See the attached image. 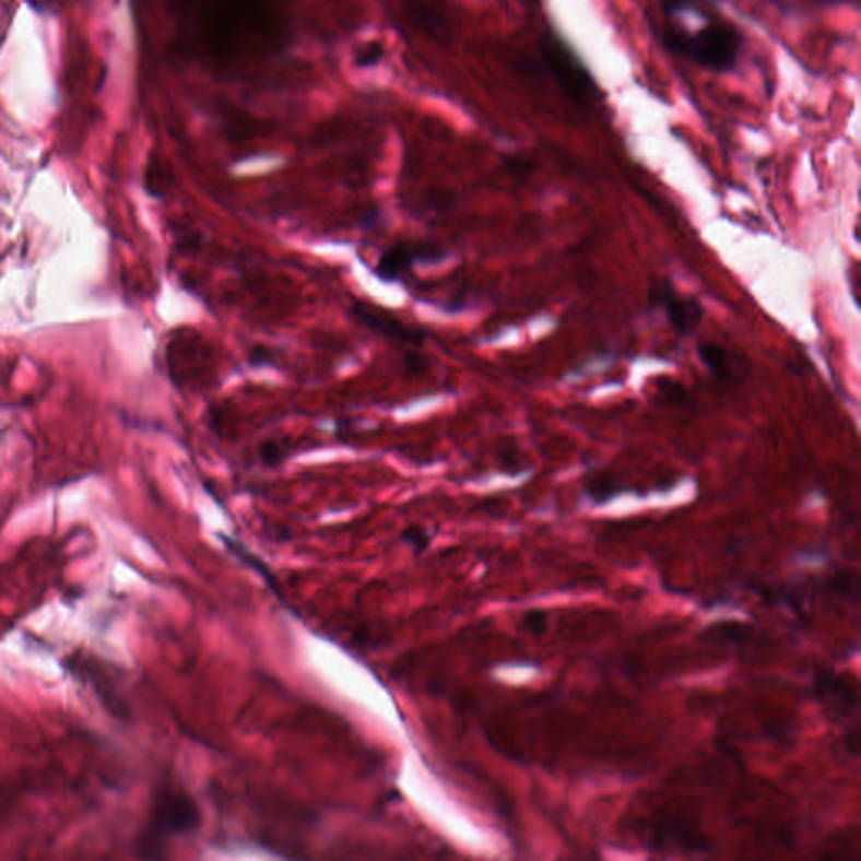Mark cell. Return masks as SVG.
I'll use <instances>...</instances> for the list:
<instances>
[{
  "mask_svg": "<svg viewBox=\"0 0 861 861\" xmlns=\"http://www.w3.org/2000/svg\"><path fill=\"white\" fill-rule=\"evenodd\" d=\"M661 45L676 58L716 74L739 67L744 36L716 0H661Z\"/></svg>",
  "mask_w": 861,
  "mask_h": 861,
  "instance_id": "cell-1",
  "label": "cell"
},
{
  "mask_svg": "<svg viewBox=\"0 0 861 861\" xmlns=\"http://www.w3.org/2000/svg\"><path fill=\"white\" fill-rule=\"evenodd\" d=\"M829 4L841 5V4H853L857 0H828Z\"/></svg>",
  "mask_w": 861,
  "mask_h": 861,
  "instance_id": "cell-22",
  "label": "cell"
},
{
  "mask_svg": "<svg viewBox=\"0 0 861 861\" xmlns=\"http://www.w3.org/2000/svg\"><path fill=\"white\" fill-rule=\"evenodd\" d=\"M351 315L361 326H364L365 329L380 333V335L387 337V339L421 345L424 337H426L421 330H414L405 326L404 321L399 320L394 315H389L387 311L380 310V308L364 304V302H354Z\"/></svg>",
  "mask_w": 861,
  "mask_h": 861,
  "instance_id": "cell-9",
  "label": "cell"
},
{
  "mask_svg": "<svg viewBox=\"0 0 861 861\" xmlns=\"http://www.w3.org/2000/svg\"><path fill=\"white\" fill-rule=\"evenodd\" d=\"M443 258H445V251L438 245H431V243H417V245L399 243V245L392 246V248L387 249L380 256L376 273L386 282H394L417 261L436 263Z\"/></svg>",
  "mask_w": 861,
  "mask_h": 861,
  "instance_id": "cell-8",
  "label": "cell"
},
{
  "mask_svg": "<svg viewBox=\"0 0 861 861\" xmlns=\"http://www.w3.org/2000/svg\"><path fill=\"white\" fill-rule=\"evenodd\" d=\"M658 389H660L661 394H663L664 398L669 399V401L675 402V404L686 401V391L683 389V386H680L679 382L667 380V382L658 384Z\"/></svg>",
  "mask_w": 861,
  "mask_h": 861,
  "instance_id": "cell-21",
  "label": "cell"
},
{
  "mask_svg": "<svg viewBox=\"0 0 861 861\" xmlns=\"http://www.w3.org/2000/svg\"><path fill=\"white\" fill-rule=\"evenodd\" d=\"M260 457L264 464H280L285 460V451L276 441L268 439L260 446Z\"/></svg>",
  "mask_w": 861,
  "mask_h": 861,
  "instance_id": "cell-19",
  "label": "cell"
},
{
  "mask_svg": "<svg viewBox=\"0 0 861 861\" xmlns=\"http://www.w3.org/2000/svg\"><path fill=\"white\" fill-rule=\"evenodd\" d=\"M825 588L831 594L844 599H854V601H857L858 591H860L858 576L851 570H839V573L833 574L826 579Z\"/></svg>",
  "mask_w": 861,
  "mask_h": 861,
  "instance_id": "cell-14",
  "label": "cell"
},
{
  "mask_svg": "<svg viewBox=\"0 0 861 861\" xmlns=\"http://www.w3.org/2000/svg\"><path fill=\"white\" fill-rule=\"evenodd\" d=\"M651 845L658 850L683 853H707L712 850V844L701 831L700 825L683 814L658 817L651 826Z\"/></svg>",
  "mask_w": 861,
  "mask_h": 861,
  "instance_id": "cell-6",
  "label": "cell"
},
{
  "mask_svg": "<svg viewBox=\"0 0 861 861\" xmlns=\"http://www.w3.org/2000/svg\"><path fill=\"white\" fill-rule=\"evenodd\" d=\"M542 59L545 68L554 78L555 83L577 103V105H594L601 99L594 78L585 64L570 51L563 37L554 31H547L541 40Z\"/></svg>",
  "mask_w": 861,
  "mask_h": 861,
  "instance_id": "cell-4",
  "label": "cell"
},
{
  "mask_svg": "<svg viewBox=\"0 0 861 861\" xmlns=\"http://www.w3.org/2000/svg\"><path fill=\"white\" fill-rule=\"evenodd\" d=\"M408 15L411 23L423 31L427 37L435 39L436 43H448L451 39L448 23H446L445 15L439 14L435 8L420 2V0H411L408 4Z\"/></svg>",
  "mask_w": 861,
  "mask_h": 861,
  "instance_id": "cell-10",
  "label": "cell"
},
{
  "mask_svg": "<svg viewBox=\"0 0 861 861\" xmlns=\"http://www.w3.org/2000/svg\"><path fill=\"white\" fill-rule=\"evenodd\" d=\"M522 623L527 632L533 633V635H544L547 629V614L541 610L527 611L523 614Z\"/></svg>",
  "mask_w": 861,
  "mask_h": 861,
  "instance_id": "cell-18",
  "label": "cell"
},
{
  "mask_svg": "<svg viewBox=\"0 0 861 861\" xmlns=\"http://www.w3.org/2000/svg\"><path fill=\"white\" fill-rule=\"evenodd\" d=\"M248 362L252 367L273 365L274 362H276V355H274L271 349L264 347V345H255V347L249 351Z\"/></svg>",
  "mask_w": 861,
  "mask_h": 861,
  "instance_id": "cell-20",
  "label": "cell"
},
{
  "mask_svg": "<svg viewBox=\"0 0 861 861\" xmlns=\"http://www.w3.org/2000/svg\"><path fill=\"white\" fill-rule=\"evenodd\" d=\"M814 697L822 701L836 717L857 716L860 708L858 685L850 675L823 670L813 682Z\"/></svg>",
  "mask_w": 861,
  "mask_h": 861,
  "instance_id": "cell-7",
  "label": "cell"
},
{
  "mask_svg": "<svg viewBox=\"0 0 861 861\" xmlns=\"http://www.w3.org/2000/svg\"><path fill=\"white\" fill-rule=\"evenodd\" d=\"M382 56V46H380L379 43H370L369 46H365L362 51L357 52L355 64H357L358 68L376 67V64H379Z\"/></svg>",
  "mask_w": 861,
  "mask_h": 861,
  "instance_id": "cell-17",
  "label": "cell"
},
{
  "mask_svg": "<svg viewBox=\"0 0 861 861\" xmlns=\"http://www.w3.org/2000/svg\"><path fill=\"white\" fill-rule=\"evenodd\" d=\"M586 492H588L592 500L601 504V502L610 500L613 495H616L617 485L613 476L608 475V473H598V475H592L591 479H589L588 485H586Z\"/></svg>",
  "mask_w": 861,
  "mask_h": 861,
  "instance_id": "cell-15",
  "label": "cell"
},
{
  "mask_svg": "<svg viewBox=\"0 0 861 861\" xmlns=\"http://www.w3.org/2000/svg\"><path fill=\"white\" fill-rule=\"evenodd\" d=\"M221 541L224 542L227 551H229L234 557H238L243 564L251 567L256 574H260V576L263 577L264 582H267L268 588H270L271 591L278 595V598L282 599V601H285V598H283L282 594V588H280V582H278V579L274 577V574L271 573L270 567H268L260 557H256L251 551H248V549H246L241 542L236 541V539H231V536L227 535H221Z\"/></svg>",
  "mask_w": 861,
  "mask_h": 861,
  "instance_id": "cell-11",
  "label": "cell"
},
{
  "mask_svg": "<svg viewBox=\"0 0 861 861\" xmlns=\"http://www.w3.org/2000/svg\"><path fill=\"white\" fill-rule=\"evenodd\" d=\"M648 299L653 307L663 310L670 326L679 335H691L704 318V307L700 302L692 296L680 295L675 286L664 278L651 282Z\"/></svg>",
  "mask_w": 861,
  "mask_h": 861,
  "instance_id": "cell-5",
  "label": "cell"
},
{
  "mask_svg": "<svg viewBox=\"0 0 861 861\" xmlns=\"http://www.w3.org/2000/svg\"><path fill=\"white\" fill-rule=\"evenodd\" d=\"M752 635L751 626L738 621H722L705 629L701 641L712 645H742Z\"/></svg>",
  "mask_w": 861,
  "mask_h": 861,
  "instance_id": "cell-12",
  "label": "cell"
},
{
  "mask_svg": "<svg viewBox=\"0 0 861 861\" xmlns=\"http://www.w3.org/2000/svg\"><path fill=\"white\" fill-rule=\"evenodd\" d=\"M187 12L202 48L215 59L274 51L282 23L271 0H172Z\"/></svg>",
  "mask_w": 861,
  "mask_h": 861,
  "instance_id": "cell-2",
  "label": "cell"
},
{
  "mask_svg": "<svg viewBox=\"0 0 861 861\" xmlns=\"http://www.w3.org/2000/svg\"><path fill=\"white\" fill-rule=\"evenodd\" d=\"M201 826V811L189 792L165 785L155 792L149 823L137 841L143 858L164 857L165 847L174 836L190 835Z\"/></svg>",
  "mask_w": 861,
  "mask_h": 861,
  "instance_id": "cell-3",
  "label": "cell"
},
{
  "mask_svg": "<svg viewBox=\"0 0 861 861\" xmlns=\"http://www.w3.org/2000/svg\"><path fill=\"white\" fill-rule=\"evenodd\" d=\"M698 358L717 379L726 380L732 377V364L729 352L716 342H701L697 347Z\"/></svg>",
  "mask_w": 861,
  "mask_h": 861,
  "instance_id": "cell-13",
  "label": "cell"
},
{
  "mask_svg": "<svg viewBox=\"0 0 861 861\" xmlns=\"http://www.w3.org/2000/svg\"><path fill=\"white\" fill-rule=\"evenodd\" d=\"M401 542L408 544L409 547H413L416 552L426 551L431 544V536L426 530L421 529V527H408L404 532L401 533Z\"/></svg>",
  "mask_w": 861,
  "mask_h": 861,
  "instance_id": "cell-16",
  "label": "cell"
}]
</instances>
